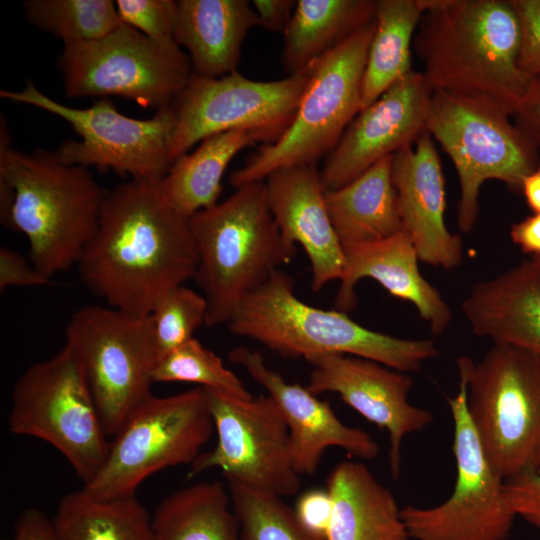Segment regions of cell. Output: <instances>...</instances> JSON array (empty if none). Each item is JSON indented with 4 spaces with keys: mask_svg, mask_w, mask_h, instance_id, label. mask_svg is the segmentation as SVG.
<instances>
[{
    "mask_svg": "<svg viewBox=\"0 0 540 540\" xmlns=\"http://www.w3.org/2000/svg\"><path fill=\"white\" fill-rule=\"evenodd\" d=\"M77 266L82 283L109 307L149 316L164 295L196 275L189 217L169 202L158 182L131 179L107 191Z\"/></svg>",
    "mask_w": 540,
    "mask_h": 540,
    "instance_id": "cell-1",
    "label": "cell"
},
{
    "mask_svg": "<svg viewBox=\"0 0 540 540\" xmlns=\"http://www.w3.org/2000/svg\"><path fill=\"white\" fill-rule=\"evenodd\" d=\"M413 45L429 89L485 99L511 116L529 84L510 0H421Z\"/></svg>",
    "mask_w": 540,
    "mask_h": 540,
    "instance_id": "cell-2",
    "label": "cell"
},
{
    "mask_svg": "<svg viewBox=\"0 0 540 540\" xmlns=\"http://www.w3.org/2000/svg\"><path fill=\"white\" fill-rule=\"evenodd\" d=\"M0 135L1 222L26 236L31 264L51 278L78 265L107 191L86 167L62 162L55 151L12 147L3 120Z\"/></svg>",
    "mask_w": 540,
    "mask_h": 540,
    "instance_id": "cell-3",
    "label": "cell"
},
{
    "mask_svg": "<svg viewBox=\"0 0 540 540\" xmlns=\"http://www.w3.org/2000/svg\"><path fill=\"white\" fill-rule=\"evenodd\" d=\"M227 326L283 358L345 354L415 373L439 354L431 339L394 337L360 325L343 311L304 303L292 278L280 269L241 303Z\"/></svg>",
    "mask_w": 540,
    "mask_h": 540,
    "instance_id": "cell-4",
    "label": "cell"
},
{
    "mask_svg": "<svg viewBox=\"0 0 540 540\" xmlns=\"http://www.w3.org/2000/svg\"><path fill=\"white\" fill-rule=\"evenodd\" d=\"M189 222L198 252L194 279L208 304V327L227 325L241 303L297 253L274 221L264 181L236 188Z\"/></svg>",
    "mask_w": 540,
    "mask_h": 540,
    "instance_id": "cell-5",
    "label": "cell"
},
{
    "mask_svg": "<svg viewBox=\"0 0 540 540\" xmlns=\"http://www.w3.org/2000/svg\"><path fill=\"white\" fill-rule=\"evenodd\" d=\"M374 20L310 66V77L289 127L273 143L263 144L232 172L238 188L264 181L277 169L316 165L330 153L361 111L362 82Z\"/></svg>",
    "mask_w": 540,
    "mask_h": 540,
    "instance_id": "cell-6",
    "label": "cell"
},
{
    "mask_svg": "<svg viewBox=\"0 0 540 540\" xmlns=\"http://www.w3.org/2000/svg\"><path fill=\"white\" fill-rule=\"evenodd\" d=\"M512 116L482 98L432 92L426 131L449 155L457 171L460 197L457 225L473 230L482 185L489 180L520 190L540 161L538 147L511 121Z\"/></svg>",
    "mask_w": 540,
    "mask_h": 540,
    "instance_id": "cell-7",
    "label": "cell"
},
{
    "mask_svg": "<svg viewBox=\"0 0 540 540\" xmlns=\"http://www.w3.org/2000/svg\"><path fill=\"white\" fill-rule=\"evenodd\" d=\"M467 410L494 470L504 479L540 465V355L493 344L478 361L457 359Z\"/></svg>",
    "mask_w": 540,
    "mask_h": 540,
    "instance_id": "cell-8",
    "label": "cell"
},
{
    "mask_svg": "<svg viewBox=\"0 0 540 540\" xmlns=\"http://www.w3.org/2000/svg\"><path fill=\"white\" fill-rule=\"evenodd\" d=\"M8 427L13 434L54 447L83 485L101 469L109 450L110 440L86 377L66 345L19 377L12 390Z\"/></svg>",
    "mask_w": 540,
    "mask_h": 540,
    "instance_id": "cell-9",
    "label": "cell"
},
{
    "mask_svg": "<svg viewBox=\"0 0 540 540\" xmlns=\"http://www.w3.org/2000/svg\"><path fill=\"white\" fill-rule=\"evenodd\" d=\"M213 431L203 387L163 397L152 394L112 437L103 466L82 489L101 499L136 495L152 474L191 465Z\"/></svg>",
    "mask_w": 540,
    "mask_h": 540,
    "instance_id": "cell-10",
    "label": "cell"
},
{
    "mask_svg": "<svg viewBox=\"0 0 540 540\" xmlns=\"http://www.w3.org/2000/svg\"><path fill=\"white\" fill-rule=\"evenodd\" d=\"M65 338L81 365L105 433L113 437L152 395L159 357L151 318L109 306H84L68 321Z\"/></svg>",
    "mask_w": 540,
    "mask_h": 540,
    "instance_id": "cell-11",
    "label": "cell"
},
{
    "mask_svg": "<svg viewBox=\"0 0 540 540\" xmlns=\"http://www.w3.org/2000/svg\"><path fill=\"white\" fill-rule=\"evenodd\" d=\"M58 68L67 97L121 96L156 111L171 106L192 75L178 44L124 23L99 39L64 44Z\"/></svg>",
    "mask_w": 540,
    "mask_h": 540,
    "instance_id": "cell-12",
    "label": "cell"
},
{
    "mask_svg": "<svg viewBox=\"0 0 540 540\" xmlns=\"http://www.w3.org/2000/svg\"><path fill=\"white\" fill-rule=\"evenodd\" d=\"M3 99L31 105L68 122L80 141L66 140L55 151L68 165L112 169L132 179L160 181L170 165V144L176 116L171 106L148 119L120 113L102 98L87 108L59 103L42 93L30 80L20 91L1 90Z\"/></svg>",
    "mask_w": 540,
    "mask_h": 540,
    "instance_id": "cell-13",
    "label": "cell"
},
{
    "mask_svg": "<svg viewBox=\"0 0 540 540\" xmlns=\"http://www.w3.org/2000/svg\"><path fill=\"white\" fill-rule=\"evenodd\" d=\"M453 421L452 451L456 480L441 504L401 509L411 539L507 540L516 519L504 496V478L488 461L467 410V381L459 372V389L448 398Z\"/></svg>",
    "mask_w": 540,
    "mask_h": 540,
    "instance_id": "cell-14",
    "label": "cell"
},
{
    "mask_svg": "<svg viewBox=\"0 0 540 540\" xmlns=\"http://www.w3.org/2000/svg\"><path fill=\"white\" fill-rule=\"evenodd\" d=\"M309 77L310 67L275 81L251 80L238 71L218 78L192 73L172 104L171 163L205 138L229 130L259 131L275 142L291 124Z\"/></svg>",
    "mask_w": 540,
    "mask_h": 540,
    "instance_id": "cell-15",
    "label": "cell"
},
{
    "mask_svg": "<svg viewBox=\"0 0 540 540\" xmlns=\"http://www.w3.org/2000/svg\"><path fill=\"white\" fill-rule=\"evenodd\" d=\"M217 435L215 446L201 452L189 476L211 468L226 479L279 497L295 495L301 476L293 466L285 420L269 396L240 399L205 389Z\"/></svg>",
    "mask_w": 540,
    "mask_h": 540,
    "instance_id": "cell-16",
    "label": "cell"
},
{
    "mask_svg": "<svg viewBox=\"0 0 540 540\" xmlns=\"http://www.w3.org/2000/svg\"><path fill=\"white\" fill-rule=\"evenodd\" d=\"M306 361L313 366L306 386L312 393L338 394L362 417L387 432L390 473L397 480L404 438L433 422L429 410L408 400L412 376L373 360L345 354H323Z\"/></svg>",
    "mask_w": 540,
    "mask_h": 540,
    "instance_id": "cell-17",
    "label": "cell"
},
{
    "mask_svg": "<svg viewBox=\"0 0 540 540\" xmlns=\"http://www.w3.org/2000/svg\"><path fill=\"white\" fill-rule=\"evenodd\" d=\"M431 95L422 73L413 70L361 110L320 171L325 189L340 188L382 158L413 145L426 131Z\"/></svg>",
    "mask_w": 540,
    "mask_h": 540,
    "instance_id": "cell-18",
    "label": "cell"
},
{
    "mask_svg": "<svg viewBox=\"0 0 540 540\" xmlns=\"http://www.w3.org/2000/svg\"><path fill=\"white\" fill-rule=\"evenodd\" d=\"M228 357L277 404L288 428L293 466L300 476L313 475L325 451L331 447L341 448L361 460L379 455V445L369 433L343 423L329 402L321 400L307 387L286 381L266 365L258 351L236 347Z\"/></svg>",
    "mask_w": 540,
    "mask_h": 540,
    "instance_id": "cell-19",
    "label": "cell"
},
{
    "mask_svg": "<svg viewBox=\"0 0 540 540\" xmlns=\"http://www.w3.org/2000/svg\"><path fill=\"white\" fill-rule=\"evenodd\" d=\"M392 181L403 231L412 239L420 261L447 270L464 257L462 239L445 224V179L435 143L424 131L413 145L396 152Z\"/></svg>",
    "mask_w": 540,
    "mask_h": 540,
    "instance_id": "cell-20",
    "label": "cell"
},
{
    "mask_svg": "<svg viewBox=\"0 0 540 540\" xmlns=\"http://www.w3.org/2000/svg\"><path fill=\"white\" fill-rule=\"evenodd\" d=\"M264 182L268 206L283 239L291 246L301 245L308 257L312 289L318 292L340 280L344 249L327 210L326 189L317 166L280 168Z\"/></svg>",
    "mask_w": 540,
    "mask_h": 540,
    "instance_id": "cell-21",
    "label": "cell"
},
{
    "mask_svg": "<svg viewBox=\"0 0 540 540\" xmlns=\"http://www.w3.org/2000/svg\"><path fill=\"white\" fill-rule=\"evenodd\" d=\"M345 266L335 298L337 310L345 313L356 306V284L370 278L392 296L410 302L434 335L449 327L452 312L441 293L420 273V261L411 237L398 232L386 239L343 246Z\"/></svg>",
    "mask_w": 540,
    "mask_h": 540,
    "instance_id": "cell-22",
    "label": "cell"
},
{
    "mask_svg": "<svg viewBox=\"0 0 540 540\" xmlns=\"http://www.w3.org/2000/svg\"><path fill=\"white\" fill-rule=\"evenodd\" d=\"M461 310L476 336L540 355V268L533 261L476 282Z\"/></svg>",
    "mask_w": 540,
    "mask_h": 540,
    "instance_id": "cell-23",
    "label": "cell"
},
{
    "mask_svg": "<svg viewBox=\"0 0 540 540\" xmlns=\"http://www.w3.org/2000/svg\"><path fill=\"white\" fill-rule=\"evenodd\" d=\"M259 25L247 0H177L174 38L192 73L218 78L237 71L248 32Z\"/></svg>",
    "mask_w": 540,
    "mask_h": 540,
    "instance_id": "cell-24",
    "label": "cell"
},
{
    "mask_svg": "<svg viewBox=\"0 0 540 540\" xmlns=\"http://www.w3.org/2000/svg\"><path fill=\"white\" fill-rule=\"evenodd\" d=\"M327 540H410L394 494L359 461H341L326 480Z\"/></svg>",
    "mask_w": 540,
    "mask_h": 540,
    "instance_id": "cell-25",
    "label": "cell"
},
{
    "mask_svg": "<svg viewBox=\"0 0 540 540\" xmlns=\"http://www.w3.org/2000/svg\"><path fill=\"white\" fill-rule=\"evenodd\" d=\"M392 159L384 157L344 186L326 190L327 210L342 246L376 242L403 231Z\"/></svg>",
    "mask_w": 540,
    "mask_h": 540,
    "instance_id": "cell-26",
    "label": "cell"
},
{
    "mask_svg": "<svg viewBox=\"0 0 540 540\" xmlns=\"http://www.w3.org/2000/svg\"><path fill=\"white\" fill-rule=\"evenodd\" d=\"M256 142L270 143L265 134L246 129L209 136L192 152L171 163L167 173L158 181L160 190L187 217L212 207L218 203L222 178L231 160Z\"/></svg>",
    "mask_w": 540,
    "mask_h": 540,
    "instance_id": "cell-27",
    "label": "cell"
},
{
    "mask_svg": "<svg viewBox=\"0 0 540 540\" xmlns=\"http://www.w3.org/2000/svg\"><path fill=\"white\" fill-rule=\"evenodd\" d=\"M376 1L297 0L283 33L282 63L289 75L307 70L374 20Z\"/></svg>",
    "mask_w": 540,
    "mask_h": 540,
    "instance_id": "cell-28",
    "label": "cell"
},
{
    "mask_svg": "<svg viewBox=\"0 0 540 540\" xmlns=\"http://www.w3.org/2000/svg\"><path fill=\"white\" fill-rule=\"evenodd\" d=\"M153 540H241L228 488L199 482L165 497L151 515Z\"/></svg>",
    "mask_w": 540,
    "mask_h": 540,
    "instance_id": "cell-29",
    "label": "cell"
},
{
    "mask_svg": "<svg viewBox=\"0 0 540 540\" xmlns=\"http://www.w3.org/2000/svg\"><path fill=\"white\" fill-rule=\"evenodd\" d=\"M424 13L421 0H377L375 29L362 82L361 110L413 71L412 45Z\"/></svg>",
    "mask_w": 540,
    "mask_h": 540,
    "instance_id": "cell-30",
    "label": "cell"
},
{
    "mask_svg": "<svg viewBox=\"0 0 540 540\" xmlns=\"http://www.w3.org/2000/svg\"><path fill=\"white\" fill-rule=\"evenodd\" d=\"M52 521L59 540H153L151 515L136 495L101 499L83 489L70 492Z\"/></svg>",
    "mask_w": 540,
    "mask_h": 540,
    "instance_id": "cell-31",
    "label": "cell"
},
{
    "mask_svg": "<svg viewBox=\"0 0 540 540\" xmlns=\"http://www.w3.org/2000/svg\"><path fill=\"white\" fill-rule=\"evenodd\" d=\"M23 8L29 23L64 44L99 39L123 24L112 0H26Z\"/></svg>",
    "mask_w": 540,
    "mask_h": 540,
    "instance_id": "cell-32",
    "label": "cell"
},
{
    "mask_svg": "<svg viewBox=\"0 0 540 540\" xmlns=\"http://www.w3.org/2000/svg\"><path fill=\"white\" fill-rule=\"evenodd\" d=\"M226 481L241 540H327L307 528L282 497Z\"/></svg>",
    "mask_w": 540,
    "mask_h": 540,
    "instance_id": "cell-33",
    "label": "cell"
},
{
    "mask_svg": "<svg viewBox=\"0 0 540 540\" xmlns=\"http://www.w3.org/2000/svg\"><path fill=\"white\" fill-rule=\"evenodd\" d=\"M152 380L153 383H195L240 399L253 397L222 359L194 337L157 361Z\"/></svg>",
    "mask_w": 540,
    "mask_h": 540,
    "instance_id": "cell-34",
    "label": "cell"
},
{
    "mask_svg": "<svg viewBox=\"0 0 540 540\" xmlns=\"http://www.w3.org/2000/svg\"><path fill=\"white\" fill-rule=\"evenodd\" d=\"M207 315L202 293L180 285L164 295L149 315L159 359L193 338L197 329L206 326Z\"/></svg>",
    "mask_w": 540,
    "mask_h": 540,
    "instance_id": "cell-35",
    "label": "cell"
},
{
    "mask_svg": "<svg viewBox=\"0 0 540 540\" xmlns=\"http://www.w3.org/2000/svg\"><path fill=\"white\" fill-rule=\"evenodd\" d=\"M121 21L147 37L162 43H176L175 0H117ZM177 44V43H176Z\"/></svg>",
    "mask_w": 540,
    "mask_h": 540,
    "instance_id": "cell-36",
    "label": "cell"
},
{
    "mask_svg": "<svg viewBox=\"0 0 540 540\" xmlns=\"http://www.w3.org/2000/svg\"><path fill=\"white\" fill-rule=\"evenodd\" d=\"M503 488L515 517L540 529V465L504 479Z\"/></svg>",
    "mask_w": 540,
    "mask_h": 540,
    "instance_id": "cell-37",
    "label": "cell"
},
{
    "mask_svg": "<svg viewBox=\"0 0 540 540\" xmlns=\"http://www.w3.org/2000/svg\"><path fill=\"white\" fill-rule=\"evenodd\" d=\"M521 29L519 67L532 78L540 74V0H510Z\"/></svg>",
    "mask_w": 540,
    "mask_h": 540,
    "instance_id": "cell-38",
    "label": "cell"
},
{
    "mask_svg": "<svg viewBox=\"0 0 540 540\" xmlns=\"http://www.w3.org/2000/svg\"><path fill=\"white\" fill-rule=\"evenodd\" d=\"M52 280L40 273L17 251L0 248V290L15 286H47Z\"/></svg>",
    "mask_w": 540,
    "mask_h": 540,
    "instance_id": "cell-39",
    "label": "cell"
},
{
    "mask_svg": "<svg viewBox=\"0 0 540 540\" xmlns=\"http://www.w3.org/2000/svg\"><path fill=\"white\" fill-rule=\"evenodd\" d=\"M294 509L307 528L326 537L331 514V500L326 489L307 490L300 495Z\"/></svg>",
    "mask_w": 540,
    "mask_h": 540,
    "instance_id": "cell-40",
    "label": "cell"
},
{
    "mask_svg": "<svg viewBox=\"0 0 540 540\" xmlns=\"http://www.w3.org/2000/svg\"><path fill=\"white\" fill-rule=\"evenodd\" d=\"M513 121L537 147L540 146V74L529 81L525 94L514 113Z\"/></svg>",
    "mask_w": 540,
    "mask_h": 540,
    "instance_id": "cell-41",
    "label": "cell"
},
{
    "mask_svg": "<svg viewBox=\"0 0 540 540\" xmlns=\"http://www.w3.org/2000/svg\"><path fill=\"white\" fill-rule=\"evenodd\" d=\"M2 540H59L53 521L36 508L23 510L13 526V535Z\"/></svg>",
    "mask_w": 540,
    "mask_h": 540,
    "instance_id": "cell-42",
    "label": "cell"
},
{
    "mask_svg": "<svg viewBox=\"0 0 540 540\" xmlns=\"http://www.w3.org/2000/svg\"><path fill=\"white\" fill-rule=\"evenodd\" d=\"M295 0H254L253 8L259 25L271 32H282L288 27L296 7Z\"/></svg>",
    "mask_w": 540,
    "mask_h": 540,
    "instance_id": "cell-43",
    "label": "cell"
},
{
    "mask_svg": "<svg viewBox=\"0 0 540 540\" xmlns=\"http://www.w3.org/2000/svg\"><path fill=\"white\" fill-rule=\"evenodd\" d=\"M510 238L524 253L540 257V213H533L514 223Z\"/></svg>",
    "mask_w": 540,
    "mask_h": 540,
    "instance_id": "cell-44",
    "label": "cell"
},
{
    "mask_svg": "<svg viewBox=\"0 0 540 540\" xmlns=\"http://www.w3.org/2000/svg\"><path fill=\"white\" fill-rule=\"evenodd\" d=\"M520 191L533 213H540V161L523 179Z\"/></svg>",
    "mask_w": 540,
    "mask_h": 540,
    "instance_id": "cell-45",
    "label": "cell"
},
{
    "mask_svg": "<svg viewBox=\"0 0 540 540\" xmlns=\"http://www.w3.org/2000/svg\"><path fill=\"white\" fill-rule=\"evenodd\" d=\"M531 261H533L540 268V257L531 258Z\"/></svg>",
    "mask_w": 540,
    "mask_h": 540,
    "instance_id": "cell-46",
    "label": "cell"
}]
</instances>
